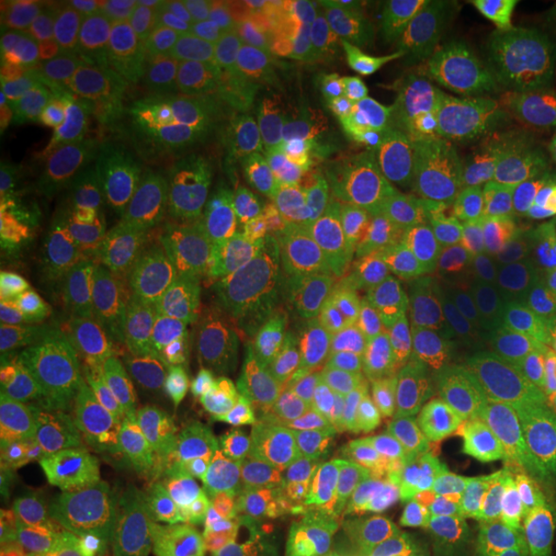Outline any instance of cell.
<instances>
[{"mask_svg": "<svg viewBox=\"0 0 556 556\" xmlns=\"http://www.w3.org/2000/svg\"><path fill=\"white\" fill-rule=\"evenodd\" d=\"M170 9L206 37L208 45H217L248 26V3L238 0H178Z\"/></svg>", "mask_w": 556, "mask_h": 556, "instance_id": "obj_32", "label": "cell"}, {"mask_svg": "<svg viewBox=\"0 0 556 556\" xmlns=\"http://www.w3.org/2000/svg\"><path fill=\"white\" fill-rule=\"evenodd\" d=\"M41 451H45V420L31 409L3 407L0 420V492L3 503L34 495Z\"/></svg>", "mask_w": 556, "mask_h": 556, "instance_id": "obj_25", "label": "cell"}, {"mask_svg": "<svg viewBox=\"0 0 556 556\" xmlns=\"http://www.w3.org/2000/svg\"><path fill=\"white\" fill-rule=\"evenodd\" d=\"M3 9V67L13 78H67L114 16L109 5L88 0H26Z\"/></svg>", "mask_w": 556, "mask_h": 556, "instance_id": "obj_14", "label": "cell"}, {"mask_svg": "<svg viewBox=\"0 0 556 556\" xmlns=\"http://www.w3.org/2000/svg\"><path fill=\"white\" fill-rule=\"evenodd\" d=\"M477 83L490 88L492 93L533 111L544 106L556 90V75L552 67L526 50L484 58L479 62Z\"/></svg>", "mask_w": 556, "mask_h": 556, "instance_id": "obj_27", "label": "cell"}, {"mask_svg": "<svg viewBox=\"0 0 556 556\" xmlns=\"http://www.w3.org/2000/svg\"><path fill=\"white\" fill-rule=\"evenodd\" d=\"M212 152L191 129H152L129 150L99 160V173L111 193V212L119 217L163 219Z\"/></svg>", "mask_w": 556, "mask_h": 556, "instance_id": "obj_15", "label": "cell"}, {"mask_svg": "<svg viewBox=\"0 0 556 556\" xmlns=\"http://www.w3.org/2000/svg\"><path fill=\"white\" fill-rule=\"evenodd\" d=\"M319 206L276 168L208 160L163 222L229 258L304 253Z\"/></svg>", "mask_w": 556, "mask_h": 556, "instance_id": "obj_5", "label": "cell"}, {"mask_svg": "<svg viewBox=\"0 0 556 556\" xmlns=\"http://www.w3.org/2000/svg\"><path fill=\"white\" fill-rule=\"evenodd\" d=\"M131 556H168V536H160V533H155L150 541L137 544Z\"/></svg>", "mask_w": 556, "mask_h": 556, "instance_id": "obj_42", "label": "cell"}, {"mask_svg": "<svg viewBox=\"0 0 556 556\" xmlns=\"http://www.w3.org/2000/svg\"><path fill=\"white\" fill-rule=\"evenodd\" d=\"M0 556H67V548L18 520L0 518Z\"/></svg>", "mask_w": 556, "mask_h": 556, "instance_id": "obj_36", "label": "cell"}, {"mask_svg": "<svg viewBox=\"0 0 556 556\" xmlns=\"http://www.w3.org/2000/svg\"><path fill=\"white\" fill-rule=\"evenodd\" d=\"M454 556H500V552L495 548V552H486V554H454Z\"/></svg>", "mask_w": 556, "mask_h": 556, "instance_id": "obj_43", "label": "cell"}, {"mask_svg": "<svg viewBox=\"0 0 556 556\" xmlns=\"http://www.w3.org/2000/svg\"><path fill=\"white\" fill-rule=\"evenodd\" d=\"M142 26L144 21H137L131 13H114L65 80L93 106L135 99V67Z\"/></svg>", "mask_w": 556, "mask_h": 556, "instance_id": "obj_21", "label": "cell"}, {"mask_svg": "<svg viewBox=\"0 0 556 556\" xmlns=\"http://www.w3.org/2000/svg\"><path fill=\"white\" fill-rule=\"evenodd\" d=\"M340 16H343V0L248 3V26L261 34L281 58L323 54Z\"/></svg>", "mask_w": 556, "mask_h": 556, "instance_id": "obj_23", "label": "cell"}, {"mask_svg": "<svg viewBox=\"0 0 556 556\" xmlns=\"http://www.w3.org/2000/svg\"><path fill=\"white\" fill-rule=\"evenodd\" d=\"M124 225L137 242L155 250L165 268L157 309L137 325L119 364L101 389L116 394L152 366L206 353L219 325L222 294L232 281V263L219 250L199 245L155 217H129Z\"/></svg>", "mask_w": 556, "mask_h": 556, "instance_id": "obj_7", "label": "cell"}, {"mask_svg": "<svg viewBox=\"0 0 556 556\" xmlns=\"http://www.w3.org/2000/svg\"><path fill=\"white\" fill-rule=\"evenodd\" d=\"M0 242H3V255H0V274H3V332H9V328L16 323L21 312L26 309V304L34 302V278L31 270L26 266L24 255L13 240V235L3 227V235H0Z\"/></svg>", "mask_w": 556, "mask_h": 556, "instance_id": "obj_35", "label": "cell"}, {"mask_svg": "<svg viewBox=\"0 0 556 556\" xmlns=\"http://www.w3.org/2000/svg\"><path fill=\"white\" fill-rule=\"evenodd\" d=\"M3 155L62 170L99 163L96 106L65 78L16 75L3 88Z\"/></svg>", "mask_w": 556, "mask_h": 556, "instance_id": "obj_12", "label": "cell"}, {"mask_svg": "<svg viewBox=\"0 0 556 556\" xmlns=\"http://www.w3.org/2000/svg\"><path fill=\"white\" fill-rule=\"evenodd\" d=\"M253 531L225 520H178L170 539L197 556H232L253 539Z\"/></svg>", "mask_w": 556, "mask_h": 556, "instance_id": "obj_33", "label": "cell"}, {"mask_svg": "<svg viewBox=\"0 0 556 556\" xmlns=\"http://www.w3.org/2000/svg\"><path fill=\"white\" fill-rule=\"evenodd\" d=\"M248 368L238 348L214 345L199 356L152 366L124 384L90 458L99 482L131 492L176 464L199 430L240 400Z\"/></svg>", "mask_w": 556, "mask_h": 556, "instance_id": "obj_3", "label": "cell"}, {"mask_svg": "<svg viewBox=\"0 0 556 556\" xmlns=\"http://www.w3.org/2000/svg\"><path fill=\"white\" fill-rule=\"evenodd\" d=\"M420 528V451L389 430L353 443L304 556H402Z\"/></svg>", "mask_w": 556, "mask_h": 556, "instance_id": "obj_6", "label": "cell"}, {"mask_svg": "<svg viewBox=\"0 0 556 556\" xmlns=\"http://www.w3.org/2000/svg\"><path fill=\"white\" fill-rule=\"evenodd\" d=\"M176 495L180 520H225L253 531L263 500L238 415L217 417L180 451Z\"/></svg>", "mask_w": 556, "mask_h": 556, "instance_id": "obj_13", "label": "cell"}, {"mask_svg": "<svg viewBox=\"0 0 556 556\" xmlns=\"http://www.w3.org/2000/svg\"><path fill=\"white\" fill-rule=\"evenodd\" d=\"M323 60L348 99L364 106L392 65V21L366 18L343 9L325 45Z\"/></svg>", "mask_w": 556, "mask_h": 556, "instance_id": "obj_22", "label": "cell"}, {"mask_svg": "<svg viewBox=\"0 0 556 556\" xmlns=\"http://www.w3.org/2000/svg\"><path fill=\"white\" fill-rule=\"evenodd\" d=\"M409 24H415L417 29L433 34L435 39H441L443 45H448L451 50L462 52L464 58L482 62L484 52L479 47V41L471 31L467 16H464L462 5L448 3V0H422V3H407L405 13H402Z\"/></svg>", "mask_w": 556, "mask_h": 556, "instance_id": "obj_30", "label": "cell"}, {"mask_svg": "<svg viewBox=\"0 0 556 556\" xmlns=\"http://www.w3.org/2000/svg\"><path fill=\"white\" fill-rule=\"evenodd\" d=\"M168 556H197V554H189V552H186V548H180V546L176 544V541H173V539L168 536ZM232 556H263L258 536H253V539H250L248 544L242 546L238 554H232Z\"/></svg>", "mask_w": 556, "mask_h": 556, "instance_id": "obj_41", "label": "cell"}, {"mask_svg": "<svg viewBox=\"0 0 556 556\" xmlns=\"http://www.w3.org/2000/svg\"><path fill=\"white\" fill-rule=\"evenodd\" d=\"M541 240H544L546 245L552 248V253L556 255V176H554V189H552V204H548V217L544 222V229H541Z\"/></svg>", "mask_w": 556, "mask_h": 556, "instance_id": "obj_40", "label": "cell"}, {"mask_svg": "<svg viewBox=\"0 0 556 556\" xmlns=\"http://www.w3.org/2000/svg\"><path fill=\"white\" fill-rule=\"evenodd\" d=\"M208 39L176 11L144 18L135 67V99L160 129H189Z\"/></svg>", "mask_w": 556, "mask_h": 556, "instance_id": "obj_16", "label": "cell"}, {"mask_svg": "<svg viewBox=\"0 0 556 556\" xmlns=\"http://www.w3.org/2000/svg\"><path fill=\"white\" fill-rule=\"evenodd\" d=\"M135 235L111 208L90 212L41 253L24 258L34 278V304L58 309L65 304L99 299V291Z\"/></svg>", "mask_w": 556, "mask_h": 556, "instance_id": "obj_17", "label": "cell"}, {"mask_svg": "<svg viewBox=\"0 0 556 556\" xmlns=\"http://www.w3.org/2000/svg\"><path fill=\"white\" fill-rule=\"evenodd\" d=\"M500 556H556V467L541 471L518 500Z\"/></svg>", "mask_w": 556, "mask_h": 556, "instance_id": "obj_26", "label": "cell"}, {"mask_svg": "<svg viewBox=\"0 0 556 556\" xmlns=\"http://www.w3.org/2000/svg\"><path fill=\"white\" fill-rule=\"evenodd\" d=\"M554 176L539 157L458 152L448 155L441 208L448 232L471 242L541 235Z\"/></svg>", "mask_w": 556, "mask_h": 556, "instance_id": "obj_10", "label": "cell"}, {"mask_svg": "<svg viewBox=\"0 0 556 556\" xmlns=\"http://www.w3.org/2000/svg\"><path fill=\"white\" fill-rule=\"evenodd\" d=\"M539 160L556 176V90L544 106L539 109V129H536Z\"/></svg>", "mask_w": 556, "mask_h": 556, "instance_id": "obj_38", "label": "cell"}, {"mask_svg": "<svg viewBox=\"0 0 556 556\" xmlns=\"http://www.w3.org/2000/svg\"><path fill=\"white\" fill-rule=\"evenodd\" d=\"M448 152L426 137H368L356 193L364 219L381 240H435L443 225Z\"/></svg>", "mask_w": 556, "mask_h": 556, "instance_id": "obj_11", "label": "cell"}, {"mask_svg": "<svg viewBox=\"0 0 556 556\" xmlns=\"http://www.w3.org/2000/svg\"><path fill=\"white\" fill-rule=\"evenodd\" d=\"M523 50L544 60L556 75V3H533Z\"/></svg>", "mask_w": 556, "mask_h": 556, "instance_id": "obj_37", "label": "cell"}, {"mask_svg": "<svg viewBox=\"0 0 556 556\" xmlns=\"http://www.w3.org/2000/svg\"><path fill=\"white\" fill-rule=\"evenodd\" d=\"M541 238V235H539ZM438 302L520 336L552 281L544 240H415Z\"/></svg>", "mask_w": 556, "mask_h": 556, "instance_id": "obj_9", "label": "cell"}, {"mask_svg": "<svg viewBox=\"0 0 556 556\" xmlns=\"http://www.w3.org/2000/svg\"><path fill=\"white\" fill-rule=\"evenodd\" d=\"M451 88L426 70L394 62L361 106L368 137H426Z\"/></svg>", "mask_w": 556, "mask_h": 556, "instance_id": "obj_20", "label": "cell"}, {"mask_svg": "<svg viewBox=\"0 0 556 556\" xmlns=\"http://www.w3.org/2000/svg\"><path fill=\"white\" fill-rule=\"evenodd\" d=\"M417 451L428 544L451 554L503 546L531 451L523 402L497 387L467 389L430 413Z\"/></svg>", "mask_w": 556, "mask_h": 556, "instance_id": "obj_1", "label": "cell"}, {"mask_svg": "<svg viewBox=\"0 0 556 556\" xmlns=\"http://www.w3.org/2000/svg\"><path fill=\"white\" fill-rule=\"evenodd\" d=\"M484 58L523 50L533 3L523 0H458Z\"/></svg>", "mask_w": 556, "mask_h": 556, "instance_id": "obj_29", "label": "cell"}, {"mask_svg": "<svg viewBox=\"0 0 556 556\" xmlns=\"http://www.w3.org/2000/svg\"><path fill=\"white\" fill-rule=\"evenodd\" d=\"M165 291V268L155 250L135 240L119 263L111 268L96 302L111 315L139 325L157 309Z\"/></svg>", "mask_w": 556, "mask_h": 556, "instance_id": "obj_24", "label": "cell"}, {"mask_svg": "<svg viewBox=\"0 0 556 556\" xmlns=\"http://www.w3.org/2000/svg\"><path fill=\"white\" fill-rule=\"evenodd\" d=\"M238 402L263 505L307 541L356 443L353 417L315 368L287 356L253 361Z\"/></svg>", "mask_w": 556, "mask_h": 556, "instance_id": "obj_2", "label": "cell"}, {"mask_svg": "<svg viewBox=\"0 0 556 556\" xmlns=\"http://www.w3.org/2000/svg\"><path fill=\"white\" fill-rule=\"evenodd\" d=\"M67 173L70 170L50 163L3 155V201L5 204H34V201L47 199L60 189Z\"/></svg>", "mask_w": 556, "mask_h": 556, "instance_id": "obj_31", "label": "cell"}, {"mask_svg": "<svg viewBox=\"0 0 556 556\" xmlns=\"http://www.w3.org/2000/svg\"><path fill=\"white\" fill-rule=\"evenodd\" d=\"M343 9L366 18L394 21L405 13L407 3H400V0H343Z\"/></svg>", "mask_w": 556, "mask_h": 556, "instance_id": "obj_39", "label": "cell"}, {"mask_svg": "<svg viewBox=\"0 0 556 556\" xmlns=\"http://www.w3.org/2000/svg\"><path fill=\"white\" fill-rule=\"evenodd\" d=\"M96 116H99L101 152H106V155L129 150L131 144L142 142L152 129H157L137 99L96 106Z\"/></svg>", "mask_w": 556, "mask_h": 556, "instance_id": "obj_34", "label": "cell"}, {"mask_svg": "<svg viewBox=\"0 0 556 556\" xmlns=\"http://www.w3.org/2000/svg\"><path fill=\"white\" fill-rule=\"evenodd\" d=\"M536 129L539 111L507 101L475 80L448 90L426 139L448 155L539 157Z\"/></svg>", "mask_w": 556, "mask_h": 556, "instance_id": "obj_18", "label": "cell"}, {"mask_svg": "<svg viewBox=\"0 0 556 556\" xmlns=\"http://www.w3.org/2000/svg\"><path fill=\"white\" fill-rule=\"evenodd\" d=\"M368 131L356 106L332 78L323 54H291L278 73L270 165L319 208L356 199Z\"/></svg>", "mask_w": 556, "mask_h": 556, "instance_id": "obj_4", "label": "cell"}, {"mask_svg": "<svg viewBox=\"0 0 556 556\" xmlns=\"http://www.w3.org/2000/svg\"><path fill=\"white\" fill-rule=\"evenodd\" d=\"M394 62H405V65L426 70L435 78L446 80L448 86L475 83L479 70L477 60H469L462 52L451 50L448 45H443L433 34L409 24L405 16L392 21V65Z\"/></svg>", "mask_w": 556, "mask_h": 556, "instance_id": "obj_28", "label": "cell"}, {"mask_svg": "<svg viewBox=\"0 0 556 556\" xmlns=\"http://www.w3.org/2000/svg\"><path fill=\"white\" fill-rule=\"evenodd\" d=\"M281 62L250 26L208 47L189 129L214 160L274 168L268 139Z\"/></svg>", "mask_w": 556, "mask_h": 556, "instance_id": "obj_8", "label": "cell"}, {"mask_svg": "<svg viewBox=\"0 0 556 556\" xmlns=\"http://www.w3.org/2000/svg\"><path fill=\"white\" fill-rule=\"evenodd\" d=\"M299 556H304V554H299Z\"/></svg>", "mask_w": 556, "mask_h": 556, "instance_id": "obj_44", "label": "cell"}, {"mask_svg": "<svg viewBox=\"0 0 556 556\" xmlns=\"http://www.w3.org/2000/svg\"><path fill=\"white\" fill-rule=\"evenodd\" d=\"M99 208H111V193L99 173V163H93L88 168L70 170L60 189L47 199L34 204L3 201V227L13 235L21 255L31 258Z\"/></svg>", "mask_w": 556, "mask_h": 556, "instance_id": "obj_19", "label": "cell"}]
</instances>
